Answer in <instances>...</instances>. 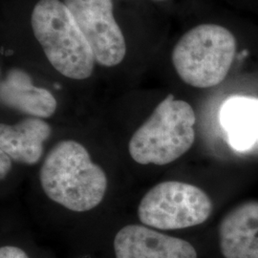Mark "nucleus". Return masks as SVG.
Masks as SVG:
<instances>
[{"label": "nucleus", "mask_w": 258, "mask_h": 258, "mask_svg": "<svg viewBox=\"0 0 258 258\" xmlns=\"http://www.w3.org/2000/svg\"><path fill=\"white\" fill-rule=\"evenodd\" d=\"M212 212L209 195L194 184L166 181L154 185L139 205L140 221L158 230H181L208 220Z\"/></svg>", "instance_id": "5"}, {"label": "nucleus", "mask_w": 258, "mask_h": 258, "mask_svg": "<svg viewBox=\"0 0 258 258\" xmlns=\"http://www.w3.org/2000/svg\"><path fill=\"white\" fill-rule=\"evenodd\" d=\"M154 1H165V0H154Z\"/></svg>", "instance_id": "14"}, {"label": "nucleus", "mask_w": 258, "mask_h": 258, "mask_svg": "<svg viewBox=\"0 0 258 258\" xmlns=\"http://www.w3.org/2000/svg\"><path fill=\"white\" fill-rule=\"evenodd\" d=\"M236 53L231 32L217 24H201L181 37L172 51V63L184 83L210 88L227 77Z\"/></svg>", "instance_id": "4"}, {"label": "nucleus", "mask_w": 258, "mask_h": 258, "mask_svg": "<svg viewBox=\"0 0 258 258\" xmlns=\"http://www.w3.org/2000/svg\"><path fill=\"white\" fill-rule=\"evenodd\" d=\"M31 24L49 62L72 80H85L93 73L95 56L71 12L60 0H39Z\"/></svg>", "instance_id": "2"}, {"label": "nucleus", "mask_w": 258, "mask_h": 258, "mask_svg": "<svg viewBox=\"0 0 258 258\" xmlns=\"http://www.w3.org/2000/svg\"><path fill=\"white\" fill-rule=\"evenodd\" d=\"M0 100L6 107L40 119L53 116L57 107L54 95L34 85L30 75L19 68L9 70L1 82Z\"/></svg>", "instance_id": "9"}, {"label": "nucleus", "mask_w": 258, "mask_h": 258, "mask_svg": "<svg viewBox=\"0 0 258 258\" xmlns=\"http://www.w3.org/2000/svg\"><path fill=\"white\" fill-rule=\"evenodd\" d=\"M0 258H29L23 249L15 246H4L0 249Z\"/></svg>", "instance_id": "12"}, {"label": "nucleus", "mask_w": 258, "mask_h": 258, "mask_svg": "<svg viewBox=\"0 0 258 258\" xmlns=\"http://www.w3.org/2000/svg\"><path fill=\"white\" fill-rule=\"evenodd\" d=\"M51 134V126L40 118L30 117L12 125L1 123L0 151L18 163L35 165L42 156L43 145Z\"/></svg>", "instance_id": "10"}, {"label": "nucleus", "mask_w": 258, "mask_h": 258, "mask_svg": "<svg viewBox=\"0 0 258 258\" xmlns=\"http://www.w3.org/2000/svg\"><path fill=\"white\" fill-rule=\"evenodd\" d=\"M92 49L96 62L120 64L126 54L123 34L113 14L112 0H63Z\"/></svg>", "instance_id": "6"}, {"label": "nucleus", "mask_w": 258, "mask_h": 258, "mask_svg": "<svg viewBox=\"0 0 258 258\" xmlns=\"http://www.w3.org/2000/svg\"><path fill=\"white\" fill-rule=\"evenodd\" d=\"M12 168V158L6 153L0 151V177L3 180L8 175Z\"/></svg>", "instance_id": "13"}, {"label": "nucleus", "mask_w": 258, "mask_h": 258, "mask_svg": "<svg viewBox=\"0 0 258 258\" xmlns=\"http://www.w3.org/2000/svg\"><path fill=\"white\" fill-rule=\"evenodd\" d=\"M116 258H197L187 241L142 225H127L114 239Z\"/></svg>", "instance_id": "7"}, {"label": "nucleus", "mask_w": 258, "mask_h": 258, "mask_svg": "<svg viewBox=\"0 0 258 258\" xmlns=\"http://www.w3.org/2000/svg\"><path fill=\"white\" fill-rule=\"evenodd\" d=\"M220 124L231 148L247 151L258 143V98L232 96L222 104Z\"/></svg>", "instance_id": "11"}, {"label": "nucleus", "mask_w": 258, "mask_h": 258, "mask_svg": "<svg viewBox=\"0 0 258 258\" xmlns=\"http://www.w3.org/2000/svg\"><path fill=\"white\" fill-rule=\"evenodd\" d=\"M196 116L189 103L169 94L130 139L129 154L140 165L165 166L194 144Z\"/></svg>", "instance_id": "3"}, {"label": "nucleus", "mask_w": 258, "mask_h": 258, "mask_svg": "<svg viewBox=\"0 0 258 258\" xmlns=\"http://www.w3.org/2000/svg\"><path fill=\"white\" fill-rule=\"evenodd\" d=\"M40 184L55 203L76 212L98 207L107 189V177L93 163L89 152L80 143L67 140L48 153L39 172Z\"/></svg>", "instance_id": "1"}, {"label": "nucleus", "mask_w": 258, "mask_h": 258, "mask_svg": "<svg viewBox=\"0 0 258 258\" xmlns=\"http://www.w3.org/2000/svg\"><path fill=\"white\" fill-rule=\"evenodd\" d=\"M219 243L225 258H258V202L241 204L225 215Z\"/></svg>", "instance_id": "8"}]
</instances>
